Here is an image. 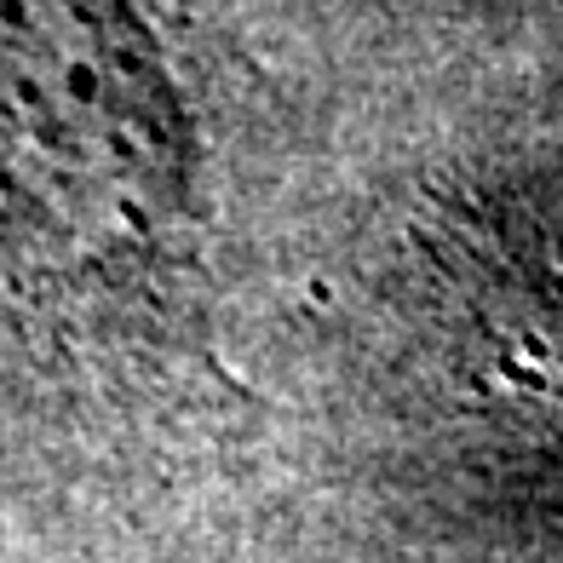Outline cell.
<instances>
[{"mask_svg": "<svg viewBox=\"0 0 563 563\" xmlns=\"http://www.w3.org/2000/svg\"><path fill=\"white\" fill-rule=\"evenodd\" d=\"M12 104L30 173L53 162L69 178V224L87 230L104 196L110 230L156 236L178 208L173 98L121 0H30L18 12Z\"/></svg>", "mask_w": 563, "mask_h": 563, "instance_id": "cell-1", "label": "cell"}, {"mask_svg": "<svg viewBox=\"0 0 563 563\" xmlns=\"http://www.w3.org/2000/svg\"><path fill=\"white\" fill-rule=\"evenodd\" d=\"M477 236L511 305L563 328V162L483 201Z\"/></svg>", "mask_w": 563, "mask_h": 563, "instance_id": "cell-2", "label": "cell"}]
</instances>
